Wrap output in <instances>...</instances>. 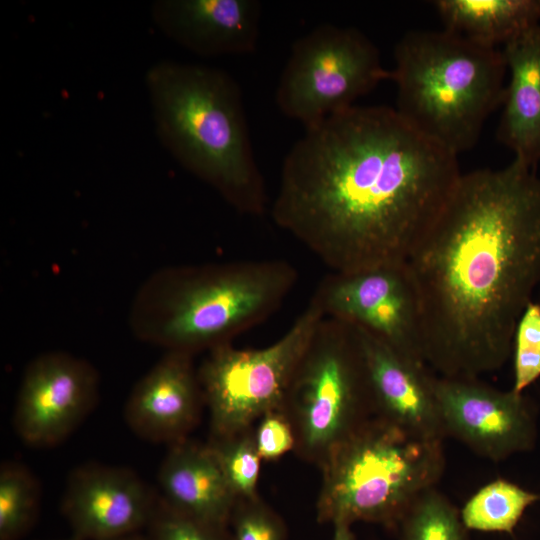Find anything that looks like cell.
<instances>
[{"instance_id": "obj_1", "label": "cell", "mask_w": 540, "mask_h": 540, "mask_svg": "<svg viewBox=\"0 0 540 540\" xmlns=\"http://www.w3.org/2000/svg\"><path fill=\"white\" fill-rule=\"evenodd\" d=\"M461 174L457 155L395 108L354 105L305 128L271 215L333 272L403 264Z\"/></svg>"}, {"instance_id": "obj_2", "label": "cell", "mask_w": 540, "mask_h": 540, "mask_svg": "<svg viewBox=\"0 0 540 540\" xmlns=\"http://www.w3.org/2000/svg\"><path fill=\"white\" fill-rule=\"evenodd\" d=\"M406 268L418 300L425 363L479 378L512 354L540 284V178L524 162L462 173Z\"/></svg>"}, {"instance_id": "obj_3", "label": "cell", "mask_w": 540, "mask_h": 540, "mask_svg": "<svg viewBox=\"0 0 540 540\" xmlns=\"http://www.w3.org/2000/svg\"><path fill=\"white\" fill-rule=\"evenodd\" d=\"M146 86L171 155L238 212L262 215L265 184L236 82L213 67L162 61L148 70Z\"/></svg>"}, {"instance_id": "obj_4", "label": "cell", "mask_w": 540, "mask_h": 540, "mask_svg": "<svg viewBox=\"0 0 540 540\" xmlns=\"http://www.w3.org/2000/svg\"><path fill=\"white\" fill-rule=\"evenodd\" d=\"M298 280L285 260H244L167 268L140 289L131 326L142 340L191 355L262 323Z\"/></svg>"}, {"instance_id": "obj_5", "label": "cell", "mask_w": 540, "mask_h": 540, "mask_svg": "<svg viewBox=\"0 0 540 540\" xmlns=\"http://www.w3.org/2000/svg\"><path fill=\"white\" fill-rule=\"evenodd\" d=\"M394 57L389 79L397 88V113L457 156L473 148L504 101L502 49L446 29L417 30L399 40Z\"/></svg>"}, {"instance_id": "obj_6", "label": "cell", "mask_w": 540, "mask_h": 540, "mask_svg": "<svg viewBox=\"0 0 540 540\" xmlns=\"http://www.w3.org/2000/svg\"><path fill=\"white\" fill-rule=\"evenodd\" d=\"M320 523L368 522L397 529L445 469L443 442L424 439L373 417L321 466Z\"/></svg>"}, {"instance_id": "obj_7", "label": "cell", "mask_w": 540, "mask_h": 540, "mask_svg": "<svg viewBox=\"0 0 540 540\" xmlns=\"http://www.w3.org/2000/svg\"><path fill=\"white\" fill-rule=\"evenodd\" d=\"M282 410L294 430V452L319 468L375 417L368 368L353 326L323 318L295 370Z\"/></svg>"}, {"instance_id": "obj_8", "label": "cell", "mask_w": 540, "mask_h": 540, "mask_svg": "<svg viewBox=\"0 0 540 540\" xmlns=\"http://www.w3.org/2000/svg\"><path fill=\"white\" fill-rule=\"evenodd\" d=\"M324 317L312 296L273 344L239 349L230 342L209 350L197 372L210 414L211 438L252 429L263 415L282 409L295 370Z\"/></svg>"}, {"instance_id": "obj_9", "label": "cell", "mask_w": 540, "mask_h": 540, "mask_svg": "<svg viewBox=\"0 0 540 540\" xmlns=\"http://www.w3.org/2000/svg\"><path fill=\"white\" fill-rule=\"evenodd\" d=\"M374 43L353 27L323 24L295 41L276 103L305 128L344 111L389 79Z\"/></svg>"}, {"instance_id": "obj_10", "label": "cell", "mask_w": 540, "mask_h": 540, "mask_svg": "<svg viewBox=\"0 0 540 540\" xmlns=\"http://www.w3.org/2000/svg\"><path fill=\"white\" fill-rule=\"evenodd\" d=\"M313 297L325 317L360 328L403 356L427 365L418 300L405 263L332 272L322 279Z\"/></svg>"}, {"instance_id": "obj_11", "label": "cell", "mask_w": 540, "mask_h": 540, "mask_svg": "<svg viewBox=\"0 0 540 540\" xmlns=\"http://www.w3.org/2000/svg\"><path fill=\"white\" fill-rule=\"evenodd\" d=\"M434 391L447 437L480 457L499 462L534 449L535 408L523 394L479 378L435 376Z\"/></svg>"}, {"instance_id": "obj_12", "label": "cell", "mask_w": 540, "mask_h": 540, "mask_svg": "<svg viewBox=\"0 0 540 540\" xmlns=\"http://www.w3.org/2000/svg\"><path fill=\"white\" fill-rule=\"evenodd\" d=\"M98 375L85 360L63 352L35 358L16 400L13 426L26 444L54 446L66 439L94 408Z\"/></svg>"}, {"instance_id": "obj_13", "label": "cell", "mask_w": 540, "mask_h": 540, "mask_svg": "<svg viewBox=\"0 0 540 540\" xmlns=\"http://www.w3.org/2000/svg\"><path fill=\"white\" fill-rule=\"evenodd\" d=\"M159 495L133 471L82 465L68 477L61 512L76 540H113L146 528Z\"/></svg>"}, {"instance_id": "obj_14", "label": "cell", "mask_w": 540, "mask_h": 540, "mask_svg": "<svg viewBox=\"0 0 540 540\" xmlns=\"http://www.w3.org/2000/svg\"><path fill=\"white\" fill-rule=\"evenodd\" d=\"M354 328L368 368L375 416L412 435L443 442L447 436L434 391L435 375L428 366Z\"/></svg>"}, {"instance_id": "obj_15", "label": "cell", "mask_w": 540, "mask_h": 540, "mask_svg": "<svg viewBox=\"0 0 540 540\" xmlns=\"http://www.w3.org/2000/svg\"><path fill=\"white\" fill-rule=\"evenodd\" d=\"M192 356L167 351L135 385L124 419L138 437L171 445L187 439L196 426L205 402Z\"/></svg>"}, {"instance_id": "obj_16", "label": "cell", "mask_w": 540, "mask_h": 540, "mask_svg": "<svg viewBox=\"0 0 540 540\" xmlns=\"http://www.w3.org/2000/svg\"><path fill=\"white\" fill-rule=\"evenodd\" d=\"M152 17L173 41L200 56L247 54L259 38L256 0H159Z\"/></svg>"}, {"instance_id": "obj_17", "label": "cell", "mask_w": 540, "mask_h": 540, "mask_svg": "<svg viewBox=\"0 0 540 540\" xmlns=\"http://www.w3.org/2000/svg\"><path fill=\"white\" fill-rule=\"evenodd\" d=\"M160 498L195 519L229 527L237 501L208 444H171L158 473Z\"/></svg>"}, {"instance_id": "obj_18", "label": "cell", "mask_w": 540, "mask_h": 540, "mask_svg": "<svg viewBox=\"0 0 540 540\" xmlns=\"http://www.w3.org/2000/svg\"><path fill=\"white\" fill-rule=\"evenodd\" d=\"M510 80L506 85L497 138L536 169L540 161V25L503 46Z\"/></svg>"}, {"instance_id": "obj_19", "label": "cell", "mask_w": 540, "mask_h": 540, "mask_svg": "<svg viewBox=\"0 0 540 540\" xmlns=\"http://www.w3.org/2000/svg\"><path fill=\"white\" fill-rule=\"evenodd\" d=\"M445 29L498 48L539 25L540 0H437Z\"/></svg>"}, {"instance_id": "obj_20", "label": "cell", "mask_w": 540, "mask_h": 540, "mask_svg": "<svg viewBox=\"0 0 540 540\" xmlns=\"http://www.w3.org/2000/svg\"><path fill=\"white\" fill-rule=\"evenodd\" d=\"M538 501L540 493L498 478L478 489L460 515L467 530L512 534L526 509Z\"/></svg>"}, {"instance_id": "obj_21", "label": "cell", "mask_w": 540, "mask_h": 540, "mask_svg": "<svg viewBox=\"0 0 540 540\" xmlns=\"http://www.w3.org/2000/svg\"><path fill=\"white\" fill-rule=\"evenodd\" d=\"M40 486L23 465L5 463L0 470V540H21L34 526Z\"/></svg>"}, {"instance_id": "obj_22", "label": "cell", "mask_w": 540, "mask_h": 540, "mask_svg": "<svg viewBox=\"0 0 540 540\" xmlns=\"http://www.w3.org/2000/svg\"><path fill=\"white\" fill-rule=\"evenodd\" d=\"M396 530L399 540H468L460 510L437 486L415 499Z\"/></svg>"}, {"instance_id": "obj_23", "label": "cell", "mask_w": 540, "mask_h": 540, "mask_svg": "<svg viewBox=\"0 0 540 540\" xmlns=\"http://www.w3.org/2000/svg\"><path fill=\"white\" fill-rule=\"evenodd\" d=\"M207 444L217 458L236 498L257 497L262 459L255 445L254 429L232 436L210 438Z\"/></svg>"}, {"instance_id": "obj_24", "label": "cell", "mask_w": 540, "mask_h": 540, "mask_svg": "<svg viewBox=\"0 0 540 540\" xmlns=\"http://www.w3.org/2000/svg\"><path fill=\"white\" fill-rule=\"evenodd\" d=\"M513 386L517 393L540 377V304L531 301L523 311L513 338Z\"/></svg>"}, {"instance_id": "obj_25", "label": "cell", "mask_w": 540, "mask_h": 540, "mask_svg": "<svg viewBox=\"0 0 540 540\" xmlns=\"http://www.w3.org/2000/svg\"><path fill=\"white\" fill-rule=\"evenodd\" d=\"M145 530L150 540H233L229 527L180 513L160 496Z\"/></svg>"}, {"instance_id": "obj_26", "label": "cell", "mask_w": 540, "mask_h": 540, "mask_svg": "<svg viewBox=\"0 0 540 540\" xmlns=\"http://www.w3.org/2000/svg\"><path fill=\"white\" fill-rule=\"evenodd\" d=\"M229 529L233 540H286L284 520L259 496L237 499Z\"/></svg>"}, {"instance_id": "obj_27", "label": "cell", "mask_w": 540, "mask_h": 540, "mask_svg": "<svg viewBox=\"0 0 540 540\" xmlns=\"http://www.w3.org/2000/svg\"><path fill=\"white\" fill-rule=\"evenodd\" d=\"M254 440L261 459L266 461L294 451L296 445L293 427L282 409L268 412L259 419Z\"/></svg>"}, {"instance_id": "obj_28", "label": "cell", "mask_w": 540, "mask_h": 540, "mask_svg": "<svg viewBox=\"0 0 540 540\" xmlns=\"http://www.w3.org/2000/svg\"><path fill=\"white\" fill-rule=\"evenodd\" d=\"M333 540H355L351 525L347 523L333 524Z\"/></svg>"}, {"instance_id": "obj_29", "label": "cell", "mask_w": 540, "mask_h": 540, "mask_svg": "<svg viewBox=\"0 0 540 540\" xmlns=\"http://www.w3.org/2000/svg\"><path fill=\"white\" fill-rule=\"evenodd\" d=\"M113 540H150V538L142 532H137Z\"/></svg>"}, {"instance_id": "obj_30", "label": "cell", "mask_w": 540, "mask_h": 540, "mask_svg": "<svg viewBox=\"0 0 540 540\" xmlns=\"http://www.w3.org/2000/svg\"><path fill=\"white\" fill-rule=\"evenodd\" d=\"M70 540H76V539H74V538H71Z\"/></svg>"}]
</instances>
